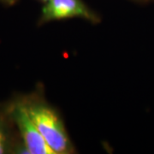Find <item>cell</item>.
<instances>
[{
	"label": "cell",
	"instance_id": "6da1fadb",
	"mask_svg": "<svg viewBox=\"0 0 154 154\" xmlns=\"http://www.w3.org/2000/svg\"><path fill=\"white\" fill-rule=\"evenodd\" d=\"M30 117L54 154H69L74 147L58 115L44 103L26 105Z\"/></svg>",
	"mask_w": 154,
	"mask_h": 154
},
{
	"label": "cell",
	"instance_id": "7a4b0ae2",
	"mask_svg": "<svg viewBox=\"0 0 154 154\" xmlns=\"http://www.w3.org/2000/svg\"><path fill=\"white\" fill-rule=\"evenodd\" d=\"M12 116L28 154H54L30 117L26 105H16L12 110Z\"/></svg>",
	"mask_w": 154,
	"mask_h": 154
},
{
	"label": "cell",
	"instance_id": "3957f363",
	"mask_svg": "<svg viewBox=\"0 0 154 154\" xmlns=\"http://www.w3.org/2000/svg\"><path fill=\"white\" fill-rule=\"evenodd\" d=\"M83 18L90 22H97L94 12L82 0H50L42 9V21L51 22L69 18Z\"/></svg>",
	"mask_w": 154,
	"mask_h": 154
},
{
	"label": "cell",
	"instance_id": "277c9868",
	"mask_svg": "<svg viewBox=\"0 0 154 154\" xmlns=\"http://www.w3.org/2000/svg\"><path fill=\"white\" fill-rule=\"evenodd\" d=\"M7 148V135L4 126L0 123V154L5 153Z\"/></svg>",
	"mask_w": 154,
	"mask_h": 154
},
{
	"label": "cell",
	"instance_id": "5b68a950",
	"mask_svg": "<svg viewBox=\"0 0 154 154\" xmlns=\"http://www.w3.org/2000/svg\"><path fill=\"white\" fill-rule=\"evenodd\" d=\"M0 1H2V2H4L5 4H8V5H12V4L15 3L16 0H0Z\"/></svg>",
	"mask_w": 154,
	"mask_h": 154
},
{
	"label": "cell",
	"instance_id": "8992f818",
	"mask_svg": "<svg viewBox=\"0 0 154 154\" xmlns=\"http://www.w3.org/2000/svg\"><path fill=\"white\" fill-rule=\"evenodd\" d=\"M43 2H45V3H47V2H49L50 0H42Z\"/></svg>",
	"mask_w": 154,
	"mask_h": 154
}]
</instances>
